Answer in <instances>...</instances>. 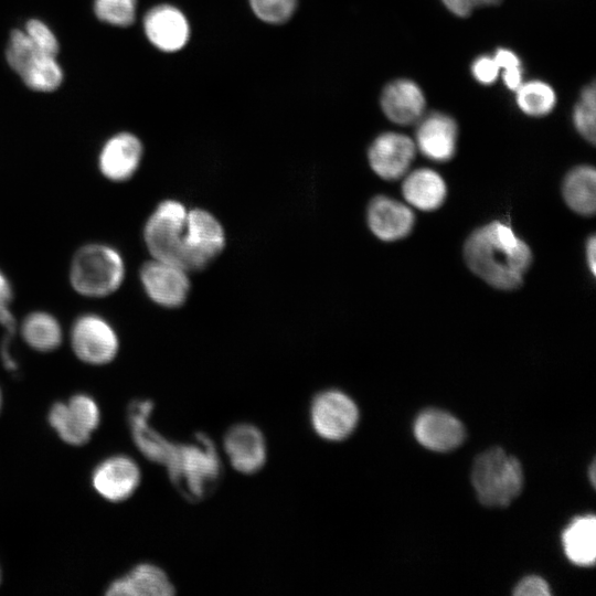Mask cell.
<instances>
[{
  "label": "cell",
  "mask_w": 596,
  "mask_h": 596,
  "mask_svg": "<svg viewBox=\"0 0 596 596\" xmlns=\"http://www.w3.org/2000/svg\"><path fill=\"white\" fill-rule=\"evenodd\" d=\"M143 29L152 45L163 52L181 50L190 38L187 18L170 4H160L149 10L143 19Z\"/></svg>",
  "instance_id": "2e32d148"
},
{
  "label": "cell",
  "mask_w": 596,
  "mask_h": 596,
  "mask_svg": "<svg viewBox=\"0 0 596 596\" xmlns=\"http://www.w3.org/2000/svg\"><path fill=\"white\" fill-rule=\"evenodd\" d=\"M12 298V285L6 274L0 269V312L10 308Z\"/></svg>",
  "instance_id": "e575fe53"
},
{
  "label": "cell",
  "mask_w": 596,
  "mask_h": 596,
  "mask_svg": "<svg viewBox=\"0 0 596 596\" xmlns=\"http://www.w3.org/2000/svg\"><path fill=\"white\" fill-rule=\"evenodd\" d=\"M402 190L408 203L424 211L439 207L447 192L443 178L430 169H418L409 173Z\"/></svg>",
  "instance_id": "cb8c5ba5"
},
{
  "label": "cell",
  "mask_w": 596,
  "mask_h": 596,
  "mask_svg": "<svg viewBox=\"0 0 596 596\" xmlns=\"http://www.w3.org/2000/svg\"><path fill=\"white\" fill-rule=\"evenodd\" d=\"M473 7H490L497 6L501 0H470Z\"/></svg>",
  "instance_id": "74e56055"
},
{
  "label": "cell",
  "mask_w": 596,
  "mask_h": 596,
  "mask_svg": "<svg viewBox=\"0 0 596 596\" xmlns=\"http://www.w3.org/2000/svg\"><path fill=\"white\" fill-rule=\"evenodd\" d=\"M471 74L478 83L491 85L500 76V68L493 55H480L471 64Z\"/></svg>",
  "instance_id": "1f68e13d"
},
{
  "label": "cell",
  "mask_w": 596,
  "mask_h": 596,
  "mask_svg": "<svg viewBox=\"0 0 596 596\" xmlns=\"http://www.w3.org/2000/svg\"><path fill=\"white\" fill-rule=\"evenodd\" d=\"M224 246V230L213 214L202 209L188 211L185 227L188 272L204 268Z\"/></svg>",
  "instance_id": "9c48e42d"
},
{
  "label": "cell",
  "mask_w": 596,
  "mask_h": 596,
  "mask_svg": "<svg viewBox=\"0 0 596 596\" xmlns=\"http://www.w3.org/2000/svg\"><path fill=\"white\" fill-rule=\"evenodd\" d=\"M20 333L24 342L39 352H52L63 342V329L57 318L43 310L32 311L21 322Z\"/></svg>",
  "instance_id": "d4e9b609"
},
{
  "label": "cell",
  "mask_w": 596,
  "mask_h": 596,
  "mask_svg": "<svg viewBox=\"0 0 596 596\" xmlns=\"http://www.w3.org/2000/svg\"><path fill=\"white\" fill-rule=\"evenodd\" d=\"M142 143L130 132L110 137L98 156V169L104 178L113 182L129 180L138 170L142 158Z\"/></svg>",
  "instance_id": "9a60e30c"
},
{
  "label": "cell",
  "mask_w": 596,
  "mask_h": 596,
  "mask_svg": "<svg viewBox=\"0 0 596 596\" xmlns=\"http://www.w3.org/2000/svg\"><path fill=\"white\" fill-rule=\"evenodd\" d=\"M380 104L384 115L391 121L397 125H411L423 117L426 98L415 82L398 78L384 87Z\"/></svg>",
  "instance_id": "ffe728a7"
},
{
  "label": "cell",
  "mask_w": 596,
  "mask_h": 596,
  "mask_svg": "<svg viewBox=\"0 0 596 596\" xmlns=\"http://www.w3.org/2000/svg\"><path fill=\"white\" fill-rule=\"evenodd\" d=\"M596 91L595 85L586 86L577 100L573 111V123L578 134L595 143V119H596Z\"/></svg>",
  "instance_id": "83f0119b"
},
{
  "label": "cell",
  "mask_w": 596,
  "mask_h": 596,
  "mask_svg": "<svg viewBox=\"0 0 596 596\" xmlns=\"http://www.w3.org/2000/svg\"><path fill=\"white\" fill-rule=\"evenodd\" d=\"M71 348L82 362L105 365L118 354L119 338L111 323L103 316L88 312L78 316L70 331Z\"/></svg>",
  "instance_id": "52a82bcc"
},
{
  "label": "cell",
  "mask_w": 596,
  "mask_h": 596,
  "mask_svg": "<svg viewBox=\"0 0 596 596\" xmlns=\"http://www.w3.org/2000/svg\"><path fill=\"white\" fill-rule=\"evenodd\" d=\"M224 449L232 467L242 473H255L266 462L265 437L252 424L232 426L224 436Z\"/></svg>",
  "instance_id": "5bb4252c"
},
{
  "label": "cell",
  "mask_w": 596,
  "mask_h": 596,
  "mask_svg": "<svg viewBox=\"0 0 596 596\" xmlns=\"http://www.w3.org/2000/svg\"><path fill=\"white\" fill-rule=\"evenodd\" d=\"M414 436L425 448L449 451L465 439V427L458 418L440 409L422 412L414 423Z\"/></svg>",
  "instance_id": "ac0fdd59"
},
{
  "label": "cell",
  "mask_w": 596,
  "mask_h": 596,
  "mask_svg": "<svg viewBox=\"0 0 596 596\" xmlns=\"http://www.w3.org/2000/svg\"><path fill=\"white\" fill-rule=\"evenodd\" d=\"M140 281L147 296L157 305L175 308L190 291L188 272L178 265L151 258L140 268Z\"/></svg>",
  "instance_id": "30bf717a"
},
{
  "label": "cell",
  "mask_w": 596,
  "mask_h": 596,
  "mask_svg": "<svg viewBox=\"0 0 596 596\" xmlns=\"http://www.w3.org/2000/svg\"><path fill=\"white\" fill-rule=\"evenodd\" d=\"M2 401H3L2 392H1V389H0V412H1V408H2Z\"/></svg>",
  "instance_id": "ab89813d"
},
{
  "label": "cell",
  "mask_w": 596,
  "mask_h": 596,
  "mask_svg": "<svg viewBox=\"0 0 596 596\" xmlns=\"http://www.w3.org/2000/svg\"><path fill=\"white\" fill-rule=\"evenodd\" d=\"M596 172L593 167L581 166L570 171L563 183L567 205L583 215H592L596 207Z\"/></svg>",
  "instance_id": "484cf974"
},
{
  "label": "cell",
  "mask_w": 596,
  "mask_h": 596,
  "mask_svg": "<svg viewBox=\"0 0 596 596\" xmlns=\"http://www.w3.org/2000/svg\"><path fill=\"white\" fill-rule=\"evenodd\" d=\"M188 210L175 200L162 201L143 228L145 244L152 258L187 269L185 227Z\"/></svg>",
  "instance_id": "5b68a950"
},
{
  "label": "cell",
  "mask_w": 596,
  "mask_h": 596,
  "mask_svg": "<svg viewBox=\"0 0 596 596\" xmlns=\"http://www.w3.org/2000/svg\"><path fill=\"white\" fill-rule=\"evenodd\" d=\"M368 223L375 236L391 242L406 236L412 231L414 214L398 201L380 195L369 204Z\"/></svg>",
  "instance_id": "7402d4cb"
},
{
  "label": "cell",
  "mask_w": 596,
  "mask_h": 596,
  "mask_svg": "<svg viewBox=\"0 0 596 596\" xmlns=\"http://www.w3.org/2000/svg\"><path fill=\"white\" fill-rule=\"evenodd\" d=\"M416 143L419 151L430 160H450L457 146L458 127L454 118L444 113H432L418 120Z\"/></svg>",
  "instance_id": "d6986e66"
},
{
  "label": "cell",
  "mask_w": 596,
  "mask_h": 596,
  "mask_svg": "<svg viewBox=\"0 0 596 596\" xmlns=\"http://www.w3.org/2000/svg\"><path fill=\"white\" fill-rule=\"evenodd\" d=\"M515 596H549L551 595L547 583L540 576H528L514 587Z\"/></svg>",
  "instance_id": "d6a6232c"
},
{
  "label": "cell",
  "mask_w": 596,
  "mask_h": 596,
  "mask_svg": "<svg viewBox=\"0 0 596 596\" xmlns=\"http://www.w3.org/2000/svg\"><path fill=\"white\" fill-rule=\"evenodd\" d=\"M141 480L137 462L126 455H113L97 464L92 472V486L105 500L121 502L130 498Z\"/></svg>",
  "instance_id": "8fae6325"
},
{
  "label": "cell",
  "mask_w": 596,
  "mask_h": 596,
  "mask_svg": "<svg viewBox=\"0 0 596 596\" xmlns=\"http://www.w3.org/2000/svg\"><path fill=\"white\" fill-rule=\"evenodd\" d=\"M444 6L455 15L468 17L475 8L470 0H441Z\"/></svg>",
  "instance_id": "d590c367"
},
{
  "label": "cell",
  "mask_w": 596,
  "mask_h": 596,
  "mask_svg": "<svg viewBox=\"0 0 596 596\" xmlns=\"http://www.w3.org/2000/svg\"><path fill=\"white\" fill-rule=\"evenodd\" d=\"M100 421L97 402L86 393H76L66 402H55L47 414L52 429L71 446L85 445L99 427Z\"/></svg>",
  "instance_id": "8992f818"
},
{
  "label": "cell",
  "mask_w": 596,
  "mask_h": 596,
  "mask_svg": "<svg viewBox=\"0 0 596 596\" xmlns=\"http://www.w3.org/2000/svg\"><path fill=\"white\" fill-rule=\"evenodd\" d=\"M253 12L264 22H286L297 8V0H249Z\"/></svg>",
  "instance_id": "f546056e"
},
{
  "label": "cell",
  "mask_w": 596,
  "mask_h": 596,
  "mask_svg": "<svg viewBox=\"0 0 596 596\" xmlns=\"http://www.w3.org/2000/svg\"><path fill=\"white\" fill-rule=\"evenodd\" d=\"M9 65L29 88L36 92H53L63 81L56 56L39 51L33 43L20 50Z\"/></svg>",
  "instance_id": "e0dca14e"
},
{
  "label": "cell",
  "mask_w": 596,
  "mask_h": 596,
  "mask_svg": "<svg viewBox=\"0 0 596 596\" xmlns=\"http://www.w3.org/2000/svg\"><path fill=\"white\" fill-rule=\"evenodd\" d=\"M471 483L483 505L507 507L522 490L523 470L515 457L500 447H493L475 459Z\"/></svg>",
  "instance_id": "277c9868"
},
{
  "label": "cell",
  "mask_w": 596,
  "mask_h": 596,
  "mask_svg": "<svg viewBox=\"0 0 596 596\" xmlns=\"http://www.w3.org/2000/svg\"><path fill=\"white\" fill-rule=\"evenodd\" d=\"M464 256L468 267L498 289L518 288L532 262V253L512 228L493 221L467 238Z\"/></svg>",
  "instance_id": "6da1fadb"
},
{
  "label": "cell",
  "mask_w": 596,
  "mask_h": 596,
  "mask_svg": "<svg viewBox=\"0 0 596 596\" xmlns=\"http://www.w3.org/2000/svg\"><path fill=\"white\" fill-rule=\"evenodd\" d=\"M415 151V142L408 136L390 131L373 140L368 158L377 175L385 180H396L407 171Z\"/></svg>",
  "instance_id": "7c38bea8"
},
{
  "label": "cell",
  "mask_w": 596,
  "mask_h": 596,
  "mask_svg": "<svg viewBox=\"0 0 596 596\" xmlns=\"http://www.w3.org/2000/svg\"><path fill=\"white\" fill-rule=\"evenodd\" d=\"M153 402L147 398H137L129 403L127 419L132 440L138 450L150 461L166 465L174 446L149 424L153 409Z\"/></svg>",
  "instance_id": "4fadbf2b"
},
{
  "label": "cell",
  "mask_w": 596,
  "mask_h": 596,
  "mask_svg": "<svg viewBox=\"0 0 596 596\" xmlns=\"http://www.w3.org/2000/svg\"><path fill=\"white\" fill-rule=\"evenodd\" d=\"M107 596H170L174 586L166 572L151 563H140L109 583Z\"/></svg>",
  "instance_id": "44dd1931"
},
{
  "label": "cell",
  "mask_w": 596,
  "mask_h": 596,
  "mask_svg": "<svg viewBox=\"0 0 596 596\" xmlns=\"http://www.w3.org/2000/svg\"><path fill=\"white\" fill-rule=\"evenodd\" d=\"M586 257L589 269L593 275L596 274V240L595 235H592L586 245Z\"/></svg>",
  "instance_id": "8d00e7d4"
},
{
  "label": "cell",
  "mask_w": 596,
  "mask_h": 596,
  "mask_svg": "<svg viewBox=\"0 0 596 596\" xmlns=\"http://www.w3.org/2000/svg\"><path fill=\"white\" fill-rule=\"evenodd\" d=\"M0 582H1V568H0Z\"/></svg>",
  "instance_id": "60d3db41"
},
{
  "label": "cell",
  "mask_w": 596,
  "mask_h": 596,
  "mask_svg": "<svg viewBox=\"0 0 596 596\" xmlns=\"http://www.w3.org/2000/svg\"><path fill=\"white\" fill-rule=\"evenodd\" d=\"M136 0H95L96 17L108 24L116 26L130 25L136 15Z\"/></svg>",
  "instance_id": "f1b7e54d"
},
{
  "label": "cell",
  "mask_w": 596,
  "mask_h": 596,
  "mask_svg": "<svg viewBox=\"0 0 596 596\" xmlns=\"http://www.w3.org/2000/svg\"><path fill=\"white\" fill-rule=\"evenodd\" d=\"M595 472H596L595 462H593L589 469L590 482L593 483V486H595V480H596Z\"/></svg>",
  "instance_id": "f35d334b"
},
{
  "label": "cell",
  "mask_w": 596,
  "mask_h": 596,
  "mask_svg": "<svg viewBox=\"0 0 596 596\" xmlns=\"http://www.w3.org/2000/svg\"><path fill=\"white\" fill-rule=\"evenodd\" d=\"M310 422L319 437L340 441L355 429L359 408L349 395L339 390L322 391L311 402Z\"/></svg>",
  "instance_id": "ba28073f"
},
{
  "label": "cell",
  "mask_w": 596,
  "mask_h": 596,
  "mask_svg": "<svg viewBox=\"0 0 596 596\" xmlns=\"http://www.w3.org/2000/svg\"><path fill=\"white\" fill-rule=\"evenodd\" d=\"M171 482L191 502L206 499L222 477V462L212 439L196 433L192 441L174 443L164 465Z\"/></svg>",
  "instance_id": "7a4b0ae2"
},
{
  "label": "cell",
  "mask_w": 596,
  "mask_h": 596,
  "mask_svg": "<svg viewBox=\"0 0 596 596\" xmlns=\"http://www.w3.org/2000/svg\"><path fill=\"white\" fill-rule=\"evenodd\" d=\"M519 109L531 117H542L550 114L556 104L553 87L540 79L523 82L515 91Z\"/></svg>",
  "instance_id": "4316f807"
},
{
  "label": "cell",
  "mask_w": 596,
  "mask_h": 596,
  "mask_svg": "<svg viewBox=\"0 0 596 596\" xmlns=\"http://www.w3.org/2000/svg\"><path fill=\"white\" fill-rule=\"evenodd\" d=\"M493 57L500 68V73L509 68L522 66L521 60L517 53L505 47L498 49L494 52Z\"/></svg>",
  "instance_id": "836d02e7"
},
{
  "label": "cell",
  "mask_w": 596,
  "mask_h": 596,
  "mask_svg": "<svg viewBox=\"0 0 596 596\" xmlns=\"http://www.w3.org/2000/svg\"><path fill=\"white\" fill-rule=\"evenodd\" d=\"M567 558L578 566H590L596 560V518L585 514L575 518L562 533Z\"/></svg>",
  "instance_id": "603a6c76"
},
{
  "label": "cell",
  "mask_w": 596,
  "mask_h": 596,
  "mask_svg": "<svg viewBox=\"0 0 596 596\" xmlns=\"http://www.w3.org/2000/svg\"><path fill=\"white\" fill-rule=\"evenodd\" d=\"M24 32L41 52L56 56L58 53V42L52 30L40 20H29Z\"/></svg>",
  "instance_id": "4dcf8cb0"
},
{
  "label": "cell",
  "mask_w": 596,
  "mask_h": 596,
  "mask_svg": "<svg viewBox=\"0 0 596 596\" xmlns=\"http://www.w3.org/2000/svg\"><path fill=\"white\" fill-rule=\"evenodd\" d=\"M125 275V262L118 249L105 243H88L74 253L68 280L78 295L104 298L120 288Z\"/></svg>",
  "instance_id": "3957f363"
}]
</instances>
